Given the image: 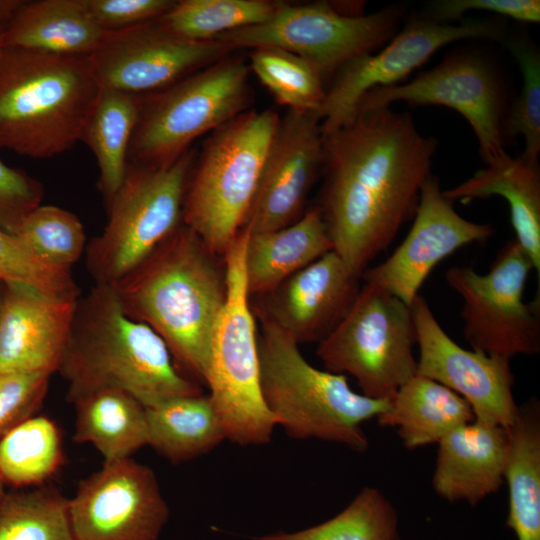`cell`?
<instances>
[{"mask_svg":"<svg viewBox=\"0 0 540 540\" xmlns=\"http://www.w3.org/2000/svg\"><path fill=\"white\" fill-rule=\"evenodd\" d=\"M259 319L260 388L276 425L295 439L314 438L365 451L369 441L362 424L384 413L390 400L356 393L345 375L315 368L288 334Z\"/></svg>","mask_w":540,"mask_h":540,"instance_id":"5","label":"cell"},{"mask_svg":"<svg viewBox=\"0 0 540 540\" xmlns=\"http://www.w3.org/2000/svg\"><path fill=\"white\" fill-rule=\"evenodd\" d=\"M57 372L68 383L69 402L92 391L117 389L147 408L202 393L177 367L164 340L129 317L105 284L79 297Z\"/></svg>","mask_w":540,"mask_h":540,"instance_id":"3","label":"cell"},{"mask_svg":"<svg viewBox=\"0 0 540 540\" xmlns=\"http://www.w3.org/2000/svg\"><path fill=\"white\" fill-rule=\"evenodd\" d=\"M3 291H4V282L0 280V306H1V301H2Z\"/></svg>","mask_w":540,"mask_h":540,"instance_id":"45","label":"cell"},{"mask_svg":"<svg viewBox=\"0 0 540 540\" xmlns=\"http://www.w3.org/2000/svg\"><path fill=\"white\" fill-rule=\"evenodd\" d=\"M450 201L468 202L493 195L505 198L509 204L516 241L529 255L534 270L540 276V172L521 157L507 153L486 164L471 178L443 191Z\"/></svg>","mask_w":540,"mask_h":540,"instance_id":"25","label":"cell"},{"mask_svg":"<svg viewBox=\"0 0 540 540\" xmlns=\"http://www.w3.org/2000/svg\"><path fill=\"white\" fill-rule=\"evenodd\" d=\"M248 233L242 228L223 256L226 298L212 332L204 382L226 439L242 446L268 443L276 426L260 388L258 335L244 265Z\"/></svg>","mask_w":540,"mask_h":540,"instance_id":"7","label":"cell"},{"mask_svg":"<svg viewBox=\"0 0 540 540\" xmlns=\"http://www.w3.org/2000/svg\"><path fill=\"white\" fill-rule=\"evenodd\" d=\"M393 540H400L399 536H397L396 538H394Z\"/></svg>","mask_w":540,"mask_h":540,"instance_id":"46","label":"cell"},{"mask_svg":"<svg viewBox=\"0 0 540 540\" xmlns=\"http://www.w3.org/2000/svg\"><path fill=\"white\" fill-rule=\"evenodd\" d=\"M474 419L471 406L461 396L417 374L398 389L388 409L377 417L379 425L396 428L407 449L438 443Z\"/></svg>","mask_w":540,"mask_h":540,"instance_id":"26","label":"cell"},{"mask_svg":"<svg viewBox=\"0 0 540 540\" xmlns=\"http://www.w3.org/2000/svg\"><path fill=\"white\" fill-rule=\"evenodd\" d=\"M411 309L419 347L416 374L461 396L471 406L475 419L508 429L519 410L510 360L458 345L421 295Z\"/></svg>","mask_w":540,"mask_h":540,"instance_id":"16","label":"cell"},{"mask_svg":"<svg viewBox=\"0 0 540 540\" xmlns=\"http://www.w3.org/2000/svg\"><path fill=\"white\" fill-rule=\"evenodd\" d=\"M218 258L181 223L109 285L125 313L152 328L177 367L200 383L205 382L211 336L226 298L225 265Z\"/></svg>","mask_w":540,"mask_h":540,"instance_id":"2","label":"cell"},{"mask_svg":"<svg viewBox=\"0 0 540 540\" xmlns=\"http://www.w3.org/2000/svg\"><path fill=\"white\" fill-rule=\"evenodd\" d=\"M398 516L392 503L377 488L365 487L333 518L293 532L265 535L258 540H393Z\"/></svg>","mask_w":540,"mask_h":540,"instance_id":"34","label":"cell"},{"mask_svg":"<svg viewBox=\"0 0 540 540\" xmlns=\"http://www.w3.org/2000/svg\"><path fill=\"white\" fill-rule=\"evenodd\" d=\"M0 540H76L68 498L46 485L7 492L0 505Z\"/></svg>","mask_w":540,"mask_h":540,"instance_id":"33","label":"cell"},{"mask_svg":"<svg viewBox=\"0 0 540 540\" xmlns=\"http://www.w3.org/2000/svg\"><path fill=\"white\" fill-rule=\"evenodd\" d=\"M280 117L247 110L214 130L191 169L182 223L222 257L253 205Z\"/></svg>","mask_w":540,"mask_h":540,"instance_id":"6","label":"cell"},{"mask_svg":"<svg viewBox=\"0 0 540 540\" xmlns=\"http://www.w3.org/2000/svg\"><path fill=\"white\" fill-rule=\"evenodd\" d=\"M434 491L450 501L476 505L504 482L508 429L477 419L438 442Z\"/></svg>","mask_w":540,"mask_h":540,"instance_id":"22","label":"cell"},{"mask_svg":"<svg viewBox=\"0 0 540 540\" xmlns=\"http://www.w3.org/2000/svg\"><path fill=\"white\" fill-rule=\"evenodd\" d=\"M15 236L44 264L69 270L86 250L85 230L76 215L54 205H39Z\"/></svg>","mask_w":540,"mask_h":540,"instance_id":"36","label":"cell"},{"mask_svg":"<svg viewBox=\"0 0 540 540\" xmlns=\"http://www.w3.org/2000/svg\"><path fill=\"white\" fill-rule=\"evenodd\" d=\"M51 376L0 371V439L35 415L47 393Z\"/></svg>","mask_w":540,"mask_h":540,"instance_id":"39","label":"cell"},{"mask_svg":"<svg viewBox=\"0 0 540 540\" xmlns=\"http://www.w3.org/2000/svg\"><path fill=\"white\" fill-rule=\"evenodd\" d=\"M23 3L24 0H0V54L4 49L3 35L5 28Z\"/></svg>","mask_w":540,"mask_h":540,"instance_id":"43","label":"cell"},{"mask_svg":"<svg viewBox=\"0 0 540 540\" xmlns=\"http://www.w3.org/2000/svg\"><path fill=\"white\" fill-rule=\"evenodd\" d=\"M250 67L229 55L157 92L141 96L128 160L168 166L203 134L247 111Z\"/></svg>","mask_w":540,"mask_h":540,"instance_id":"8","label":"cell"},{"mask_svg":"<svg viewBox=\"0 0 540 540\" xmlns=\"http://www.w3.org/2000/svg\"><path fill=\"white\" fill-rule=\"evenodd\" d=\"M360 279L332 250L259 296L255 310L298 345L319 343L350 309Z\"/></svg>","mask_w":540,"mask_h":540,"instance_id":"21","label":"cell"},{"mask_svg":"<svg viewBox=\"0 0 540 540\" xmlns=\"http://www.w3.org/2000/svg\"><path fill=\"white\" fill-rule=\"evenodd\" d=\"M318 116L287 110L279 119L259 187L243 227L250 233L281 229L301 217L304 203L323 169Z\"/></svg>","mask_w":540,"mask_h":540,"instance_id":"19","label":"cell"},{"mask_svg":"<svg viewBox=\"0 0 540 540\" xmlns=\"http://www.w3.org/2000/svg\"><path fill=\"white\" fill-rule=\"evenodd\" d=\"M5 486L6 484L4 483V481L2 480L1 476H0V505L6 495V490H5Z\"/></svg>","mask_w":540,"mask_h":540,"instance_id":"44","label":"cell"},{"mask_svg":"<svg viewBox=\"0 0 540 540\" xmlns=\"http://www.w3.org/2000/svg\"><path fill=\"white\" fill-rule=\"evenodd\" d=\"M332 250L333 243L318 206L281 229L249 232L244 257L249 296L267 294Z\"/></svg>","mask_w":540,"mask_h":540,"instance_id":"24","label":"cell"},{"mask_svg":"<svg viewBox=\"0 0 540 540\" xmlns=\"http://www.w3.org/2000/svg\"><path fill=\"white\" fill-rule=\"evenodd\" d=\"M471 10H484L522 22L540 20L538 0H441L430 4L425 16L436 23L450 24Z\"/></svg>","mask_w":540,"mask_h":540,"instance_id":"42","label":"cell"},{"mask_svg":"<svg viewBox=\"0 0 540 540\" xmlns=\"http://www.w3.org/2000/svg\"><path fill=\"white\" fill-rule=\"evenodd\" d=\"M489 224L457 213L432 174L424 183L414 221L403 242L382 263L365 269L361 278L411 306L434 267L459 248L493 235Z\"/></svg>","mask_w":540,"mask_h":540,"instance_id":"18","label":"cell"},{"mask_svg":"<svg viewBox=\"0 0 540 540\" xmlns=\"http://www.w3.org/2000/svg\"><path fill=\"white\" fill-rule=\"evenodd\" d=\"M402 16L390 6L365 14L345 11L327 2H282L267 21L225 33L216 40L233 51L277 47L312 64L324 82L350 60L371 53L397 33Z\"/></svg>","mask_w":540,"mask_h":540,"instance_id":"11","label":"cell"},{"mask_svg":"<svg viewBox=\"0 0 540 540\" xmlns=\"http://www.w3.org/2000/svg\"><path fill=\"white\" fill-rule=\"evenodd\" d=\"M523 75L521 92L503 125L508 137L522 136L525 148L520 156L531 165H538L540 152V58L526 44L510 46Z\"/></svg>","mask_w":540,"mask_h":540,"instance_id":"37","label":"cell"},{"mask_svg":"<svg viewBox=\"0 0 540 540\" xmlns=\"http://www.w3.org/2000/svg\"><path fill=\"white\" fill-rule=\"evenodd\" d=\"M534 265L516 241L498 252L490 270L478 274L453 266L445 280L462 299L463 334L471 349L511 360L540 351L539 295L526 303L524 288Z\"/></svg>","mask_w":540,"mask_h":540,"instance_id":"12","label":"cell"},{"mask_svg":"<svg viewBox=\"0 0 540 540\" xmlns=\"http://www.w3.org/2000/svg\"><path fill=\"white\" fill-rule=\"evenodd\" d=\"M231 51L217 40L196 42L178 37L158 18L106 32L88 59L101 88L141 96L167 88Z\"/></svg>","mask_w":540,"mask_h":540,"instance_id":"15","label":"cell"},{"mask_svg":"<svg viewBox=\"0 0 540 540\" xmlns=\"http://www.w3.org/2000/svg\"><path fill=\"white\" fill-rule=\"evenodd\" d=\"M194 159L189 149L168 166L129 164L122 185L108 201L103 231L86 247L87 268L96 284L118 282L182 223Z\"/></svg>","mask_w":540,"mask_h":540,"instance_id":"9","label":"cell"},{"mask_svg":"<svg viewBox=\"0 0 540 540\" xmlns=\"http://www.w3.org/2000/svg\"><path fill=\"white\" fill-rule=\"evenodd\" d=\"M249 67L279 104L298 112L319 111L325 82L303 58L277 47H256L251 50Z\"/></svg>","mask_w":540,"mask_h":540,"instance_id":"35","label":"cell"},{"mask_svg":"<svg viewBox=\"0 0 540 540\" xmlns=\"http://www.w3.org/2000/svg\"><path fill=\"white\" fill-rule=\"evenodd\" d=\"M105 35L85 0L24 1L5 28L3 44L4 48L88 58Z\"/></svg>","mask_w":540,"mask_h":540,"instance_id":"23","label":"cell"},{"mask_svg":"<svg viewBox=\"0 0 540 540\" xmlns=\"http://www.w3.org/2000/svg\"><path fill=\"white\" fill-rule=\"evenodd\" d=\"M498 36L495 26L479 20L459 24H440L427 18L409 21L381 51L362 54L335 73L316 114L322 135L348 123L367 92L398 84L441 47L462 39Z\"/></svg>","mask_w":540,"mask_h":540,"instance_id":"14","label":"cell"},{"mask_svg":"<svg viewBox=\"0 0 540 540\" xmlns=\"http://www.w3.org/2000/svg\"><path fill=\"white\" fill-rule=\"evenodd\" d=\"M63 460L61 432L45 415L27 418L0 439V476L6 485H44Z\"/></svg>","mask_w":540,"mask_h":540,"instance_id":"31","label":"cell"},{"mask_svg":"<svg viewBox=\"0 0 540 540\" xmlns=\"http://www.w3.org/2000/svg\"><path fill=\"white\" fill-rule=\"evenodd\" d=\"M75 408L73 441L92 445L104 462L130 458L148 445L146 407L117 389H100L71 402Z\"/></svg>","mask_w":540,"mask_h":540,"instance_id":"27","label":"cell"},{"mask_svg":"<svg viewBox=\"0 0 540 540\" xmlns=\"http://www.w3.org/2000/svg\"><path fill=\"white\" fill-rule=\"evenodd\" d=\"M96 24L105 32L134 27L164 15L172 0H85Z\"/></svg>","mask_w":540,"mask_h":540,"instance_id":"41","label":"cell"},{"mask_svg":"<svg viewBox=\"0 0 540 540\" xmlns=\"http://www.w3.org/2000/svg\"><path fill=\"white\" fill-rule=\"evenodd\" d=\"M0 280L27 284L51 293L78 292L69 270L44 264L15 235L2 229H0Z\"/></svg>","mask_w":540,"mask_h":540,"instance_id":"38","label":"cell"},{"mask_svg":"<svg viewBox=\"0 0 540 540\" xmlns=\"http://www.w3.org/2000/svg\"><path fill=\"white\" fill-rule=\"evenodd\" d=\"M281 4L272 0H181L159 21L183 39L214 41L225 33L267 21Z\"/></svg>","mask_w":540,"mask_h":540,"instance_id":"32","label":"cell"},{"mask_svg":"<svg viewBox=\"0 0 540 540\" xmlns=\"http://www.w3.org/2000/svg\"><path fill=\"white\" fill-rule=\"evenodd\" d=\"M140 112L141 96L100 87L85 124L81 141L96 158L99 186L107 201L126 177L130 144Z\"/></svg>","mask_w":540,"mask_h":540,"instance_id":"30","label":"cell"},{"mask_svg":"<svg viewBox=\"0 0 540 540\" xmlns=\"http://www.w3.org/2000/svg\"><path fill=\"white\" fill-rule=\"evenodd\" d=\"M148 446L173 464L202 456L226 439L208 395L177 396L146 408Z\"/></svg>","mask_w":540,"mask_h":540,"instance_id":"29","label":"cell"},{"mask_svg":"<svg viewBox=\"0 0 540 540\" xmlns=\"http://www.w3.org/2000/svg\"><path fill=\"white\" fill-rule=\"evenodd\" d=\"M79 292L51 293L4 282L0 306V371H58L74 319Z\"/></svg>","mask_w":540,"mask_h":540,"instance_id":"20","label":"cell"},{"mask_svg":"<svg viewBox=\"0 0 540 540\" xmlns=\"http://www.w3.org/2000/svg\"><path fill=\"white\" fill-rule=\"evenodd\" d=\"M68 506L76 540H158L170 513L154 471L132 457L103 462Z\"/></svg>","mask_w":540,"mask_h":540,"instance_id":"13","label":"cell"},{"mask_svg":"<svg viewBox=\"0 0 540 540\" xmlns=\"http://www.w3.org/2000/svg\"><path fill=\"white\" fill-rule=\"evenodd\" d=\"M504 481L509 493L507 526L517 540H540V406L536 399L519 406L508 428Z\"/></svg>","mask_w":540,"mask_h":540,"instance_id":"28","label":"cell"},{"mask_svg":"<svg viewBox=\"0 0 540 540\" xmlns=\"http://www.w3.org/2000/svg\"><path fill=\"white\" fill-rule=\"evenodd\" d=\"M322 213L333 250L361 277L417 209L437 141L408 113L359 109L322 135Z\"/></svg>","mask_w":540,"mask_h":540,"instance_id":"1","label":"cell"},{"mask_svg":"<svg viewBox=\"0 0 540 540\" xmlns=\"http://www.w3.org/2000/svg\"><path fill=\"white\" fill-rule=\"evenodd\" d=\"M100 86L88 58L4 48L0 148L46 159L81 141Z\"/></svg>","mask_w":540,"mask_h":540,"instance_id":"4","label":"cell"},{"mask_svg":"<svg viewBox=\"0 0 540 540\" xmlns=\"http://www.w3.org/2000/svg\"><path fill=\"white\" fill-rule=\"evenodd\" d=\"M411 306L365 282L338 325L319 342L325 370L352 375L363 395L390 400L416 375Z\"/></svg>","mask_w":540,"mask_h":540,"instance_id":"10","label":"cell"},{"mask_svg":"<svg viewBox=\"0 0 540 540\" xmlns=\"http://www.w3.org/2000/svg\"><path fill=\"white\" fill-rule=\"evenodd\" d=\"M396 101L440 105L460 113L472 127L486 164L507 153L500 87L491 69L474 56L450 57L406 84L374 88L360 99L357 111Z\"/></svg>","mask_w":540,"mask_h":540,"instance_id":"17","label":"cell"},{"mask_svg":"<svg viewBox=\"0 0 540 540\" xmlns=\"http://www.w3.org/2000/svg\"><path fill=\"white\" fill-rule=\"evenodd\" d=\"M43 196L41 182L0 160V229L15 235L25 218L42 204Z\"/></svg>","mask_w":540,"mask_h":540,"instance_id":"40","label":"cell"}]
</instances>
